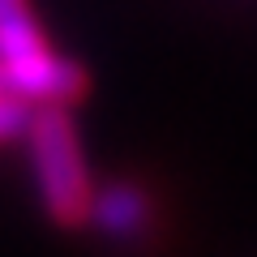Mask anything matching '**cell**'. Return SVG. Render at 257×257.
I'll use <instances>...</instances> for the list:
<instances>
[{"instance_id": "6da1fadb", "label": "cell", "mask_w": 257, "mask_h": 257, "mask_svg": "<svg viewBox=\"0 0 257 257\" xmlns=\"http://www.w3.org/2000/svg\"><path fill=\"white\" fill-rule=\"evenodd\" d=\"M30 128V159H35V184L47 214L56 223H82L90 210V180H86V159L77 150L73 124L60 111L26 120Z\"/></svg>"}]
</instances>
